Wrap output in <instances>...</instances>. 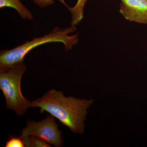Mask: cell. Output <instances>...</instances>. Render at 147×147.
I'll return each mask as SVG.
<instances>
[{"instance_id":"obj_1","label":"cell","mask_w":147,"mask_h":147,"mask_svg":"<svg viewBox=\"0 0 147 147\" xmlns=\"http://www.w3.org/2000/svg\"><path fill=\"white\" fill-rule=\"evenodd\" d=\"M93 102L92 99L66 97L62 92L53 89L31 102L32 108H40L41 113H50L67 127L71 132L83 134L85 131L84 122L86 119L88 110Z\"/></svg>"},{"instance_id":"obj_2","label":"cell","mask_w":147,"mask_h":147,"mask_svg":"<svg viewBox=\"0 0 147 147\" xmlns=\"http://www.w3.org/2000/svg\"><path fill=\"white\" fill-rule=\"evenodd\" d=\"M76 26L61 28H54L49 33L39 37H33L30 41L11 50H1L0 53V71H5L16 63L24 61L25 57L31 50L37 46L53 42H61L64 45L65 51L71 50L79 42V33L69 36L76 31Z\"/></svg>"},{"instance_id":"obj_3","label":"cell","mask_w":147,"mask_h":147,"mask_svg":"<svg viewBox=\"0 0 147 147\" xmlns=\"http://www.w3.org/2000/svg\"><path fill=\"white\" fill-rule=\"evenodd\" d=\"M24 61L16 63L5 71H0V88L6 102V108L23 115L31 102L24 97L21 91V79L26 70Z\"/></svg>"},{"instance_id":"obj_4","label":"cell","mask_w":147,"mask_h":147,"mask_svg":"<svg viewBox=\"0 0 147 147\" xmlns=\"http://www.w3.org/2000/svg\"><path fill=\"white\" fill-rule=\"evenodd\" d=\"M55 119L50 115L39 122L28 120L26 127L21 131V136H36L55 147H61L63 145L61 131L59 129Z\"/></svg>"},{"instance_id":"obj_5","label":"cell","mask_w":147,"mask_h":147,"mask_svg":"<svg viewBox=\"0 0 147 147\" xmlns=\"http://www.w3.org/2000/svg\"><path fill=\"white\" fill-rule=\"evenodd\" d=\"M119 11L127 20L147 24V0H121Z\"/></svg>"},{"instance_id":"obj_6","label":"cell","mask_w":147,"mask_h":147,"mask_svg":"<svg viewBox=\"0 0 147 147\" xmlns=\"http://www.w3.org/2000/svg\"><path fill=\"white\" fill-rule=\"evenodd\" d=\"M7 7L16 9L21 18L24 20L33 19L31 11L24 5L20 0H0V8Z\"/></svg>"},{"instance_id":"obj_7","label":"cell","mask_w":147,"mask_h":147,"mask_svg":"<svg viewBox=\"0 0 147 147\" xmlns=\"http://www.w3.org/2000/svg\"><path fill=\"white\" fill-rule=\"evenodd\" d=\"M68 8L71 14V26H76L84 18V8L87 0H78L76 5L73 7L69 6L65 0H58Z\"/></svg>"},{"instance_id":"obj_8","label":"cell","mask_w":147,"mask_h":147,"mask_svg":"<svg viewBox=\"0 0 147 147\" xmlns=\"http://www.w3.org/2000/svg\"><path fill=\"white\" fill-rule=\"evenodd\" d=\"M25 147H50L48 143L34 136H20Z\"/></svg>"},{"instance_id":"obj_9","label":"cell","mask_w":147,"mask_h":147,"mask_svg":"<svg viewBox=\"0 0 147 147\" xmlns=\"http://www.w3.org/2000/svg\"><path fill=\"white\" fill-rule=\"evenodd\" d=\"M5 147H24V143L22 139L19 138L11 137L10 139L6 142Z\"/></svg>"},{"instance_id":"obj_10","label":"cell","mask_w":147,"mask_h":147,"mask_svg":"<svg viewBox=\"0 0 147 147\" xmlns=\"http://www.w3.org/2000/svg\"><path fill=\"white\" fill-rule=\"evenodd\" d=\"M35 4L41 8L47 7L49 6L53 5L55 4L54 0H32Z\"/></svg>"}]
</instances>
